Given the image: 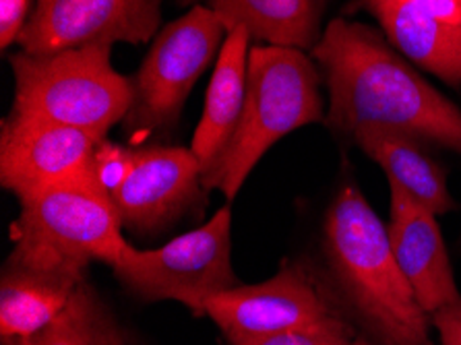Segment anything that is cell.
Returning a JSON list of instances; mask_svg holds the SVG:
<instances>
[{"mask_svg": "<svg viewBox=\"0 0 461 345\" xmlns=\"http://www.w3.org/2000/svg\"><path fill=\"white\" fill-rule=\"evenodd\" d=\"M110 54V44L13 54L11 114L106 139L112 126L124 121L132 100L131 79L112 67Z\"/></svg>", "mask_w": 461, "mask_h": 345, "instance_id": "cell-5", "label": "cell"}, {"mask_svg": "<svg viewBox=\"0 0 461 345\" xmlns=\"http://www.w3.org/2000/svg\"><path fill=\"white\" fill-rule=\"evenodd\" d=\"M341 345H373L368 340H360V337H354V340H350L348 343H341Z\"/></svg>", "mask_w": 461, "mask_h": 345, "instance_id": "cell-24", "label": "cell"}, {"mask_svg": "<svg viewBox=\"0 0 461 345\" xmlns=\"http://www.w3.org/2000/svg\"><path fill=\"white\" fill-rule=\"evenodd\" d=\"M414 9L451 25H461V0H403Z\"/></svg>", "mask_w": 461, "mask_h": 345, "instance_id": "cell-23", "label": "cell"}, {"mask_svg": "<svg viewBox=\"0 0 461 345\" xmlns=\"http://www.w3.org/2000/svg\"><path fill=\"white\" fill-rule=\"evenodd\" d=\"M354 141L370 159L385 170L389 182H395L406 190L422 207L435 215L456 209L447 188L445 172L424 151L420 139L400 131L362 129L356 132Z\"/></svg>", "mask_w": 461, "mask_h": 345, "instance_id": "cell-15", "label": "cell"}, {"mask_svg": "<svg viewBox=\"0 0 461 345\" xmlns=\"http://www.w3.org/2000/svg\"><path fill=\"white\" fill-rule=\"evenodd\" d=\"M312 59L330 89L325 123L333 131L352 137L362 129L400 131L461 153V110L373 27L333 19Z\"/></svg>", "mask_w": 461, "mask_h": 345, "instance_id": "cell-1", "label": "cell"}, {"mask_svg": "<svg viewBox=\"0 0 461 345\" xmlns=\"http://www.w3.org/2000/svg\"><path fill=\"white\" fill-rule=\"evenodd\" d=\"M360 5L379 21L383 35L400 54L461 87V25L426 15L403 0H360Z\"/></svg>", "mask_w": 461, "mask_h": 345, "instance_id": "cell-13", "label": "cell"}, {"mask_svg": "<svg viewBox=\"0 0 461 345\" xmlns=\"http://www.w3.org/2000/svg\"><path fill=\"white\" fill-rule=\"evenodd\" d=\"M226 25L213 9L194 5L156 35L141 67L131 77L132 100L122 131L143 141L172 129L199 77L218 60Z\"/></svg>", "mask_w": 461, "mask_h": 345, "instance_id": "cell-6", "label": "cell"}, {"mask_svg": "<svg viewBox=\"0 0 461 345\" xmlns=\"http://www.w3.org/2000/svg\"><path fill=\"white\" fill-rule=\"evenodd\" d=\"M389 188L391 250L424 313L432 314L459 298L437 215L411 199L395 182H389Z\"/></svg>", "mask_w": 461, "mask_h": 345, "instance_id": "cell-12", "label": "cell"}, {"mask_svg": "<svg viewBox=\"0 0 461 345\" xmlns=\"http://www.w3.org/2000/svg\"><path fill=\"white\" fill-rule=\"evenodd\" d=\"M230 345H341L354 340V327L344 314L312 325L261 335L226 337Z\"/></svg>", "mask_w": 461, "mask_h": 345, "instance_id": "cell-19", "label": "cell"}, {"mask_svg": "<svg viewBox=\"0 0 461 345\" xmlns=\"http://www.w3.org/2000/svg\"><path fill=\"white\" fill-rule=\"evenodd\" d=\"M191 3V0H186ZM226 30L247 27L250 40L267 46L311 50L321 40L325 0H207Z\"/></svg>", "mask_w": 461, "mask_h": 345, "instance_id": "cell-16", "label": "cell"}, {"mask_svg": "<svg viewBox=\"0 0 461 345\" xmlns=\"http://www.w3.org/2000/svg\"><path fill=\"white\" fill-rule=\"evenodd\" d=\"M132 159H135V150L129 145H118L112 141H102L97 145L95 158H94V176L106 193L110 195L112 190H116L127 178Z\"/></svg>", "mask_w": 461, "mask_h": 345, "instance_id": "cell-20", "label": "cell"}, {"mask_svg": "<svg viewBox=\"0 0 461 345\" xmlns=\"http://www.w3.org/2000/svg\"><path fill=\"white\" fill-rule=\"evenodd\" d=\"M33 0H0V48L6 50L19 40L32 17Z\"/></svg>", "mask_w": 461, "mask_h": 345, "instance_id": "cell-21", "label": "cell"}, {"mask_svg": "<svg viewBox=\"0 0 461 345\" xmlns=\"http://www.w3.org/2000/svg\"><path fill=\"white\" fill-rule=\"evenodd\" d=\"M319 86V68L304 50L250 48L242 116L220 158L203 172V188H218L232 201L271 145L300 126L325 121Z\"/></svg>", "mask_w": 461, "mask_h": 345, "instance_id": "cell-3", "label": "cell"}, {"mask_svg": "<svg viewBox=\"0 0 461 345\" xmlns=\"http://www.w3.org/2000/svg\"><path fill=\"white\" fill-rule=\"evenodd\" d=\"M205 314L223 335H261L341 316L339 302L309 265H285L263 284L236 286L207 300Z\"/></svg>", "mask_w": 461, "mask_h": 345, "instance_id": "cell-8", "label": "cell"}, {"mask_svg": "<svg viewBox=\"0 0 461 345\" xmlns=\"http://www.w3.org/2000/svg\"><path fill=\"white\" fill-rule=\"evenodd\" d=\"M162 23V0H36L17 44L50 54L92 44H145Z\"/></svg>", "mask_w": 461, "mask_h": 345, "instance_id": "cell-9", "label": "cell"}, {"mask_svg": "<svg viewBox=\"0 0 461 345\" xmlns=\"http://www.w3.org/2000/svg\"><path fill=\"white\" fill-rule=\"evenodd\" d=\"M81 281L59 279L6 265L0 281V335L23 340L59 316Z\"/></svg>", "mask_w": 461, "mask_h": 345, "instance_id": "cell-17", "label": "cell"}, {"mask_svg": "<svg viewBox=\"0 0 461 345\" xmlns=\"http://www.w3.org/2000/svg\"><path fill=\"white\" fill-rule=\"evenodd\" d=\"M230 230L232 211L221 207L205 225L162 249L137 250L129 244L110 267L137 298L176 300L194 316H203L209 298L236 287Z\"/></svg>", "mask_w": 461, "mask_h": 345, "instance_id": "cell-7", "label": "cell"}, {"mask_svg": "<svg viewBox=\"0 0 461 345\" xmlns=\"http://www.w3.org/2000/svg\"><path fill=\"white\" fill-rule=\"evenodd\" d=\"M97 139L73 126L9 114L0 126V182L17 196L71 182H97Z\"/></svg>", "mask_w": 461, "mask_h": 345, "instance_id": "cell-10", "label": "cell"}, {"mask_svg": "<svg viewBox=\"0 0 461 345\" xmlns=\"http://www.w3.org/2000/svg\"><path fill=\"white\" fill-rule=\"evenodd\" d=\"M21 213L9 263L17 269L83 281L92 260L108 267L129 242L110 195L97 182H71L17 196Z\"/></svg>", "mask_w": 461, "mask_h": 345, "instance_id": "cell-4", "label": "cell"}, {"mask_svg": "<svg viewBox=\"0 0 461 345\" xmlns=\"http://www.w3.org/2000/svg\"><path fill=\"white\" fill-rule=\"evenodd\" d=\"M325 252L335 281L379 345H432L429 313L391 250L387 225L365 195L344 186L325 220Z\"/></svg>", "mask_w": 461, "mask_h": 345, "instance_id": "cell-2", "label": "cell"}, {"mask_svg": "<svg viewBox=\"0 0 461 345\" xmlns=\"http://www.w3.org/2000/svg\"><path fill=\"white\" fill-rule=\"evenodd\" d=\"M6 345H129L127 335L100 295L83 279L56 319L38 333Z\"/></svg>", "mask_w": 461, "mask_h": 345, "instance_id": "cell-18", "label": "cell"}, {"mask_svg": "<svg viewBox=\"0 0 461 345\" xmlns=\"http://www.w3.org/2000/svg\"><path fill=\"white\" fill-rule=\"evenodd\" d=\"M127 178L110 199L122 228L135 234H156L197 203L203 188V168L193 150L166 145H137Z\"/></svg>", "mask_w": 461, "mask_h": 345, "instance_id": "cell-11", "label": "cell"}, {"mask_svg": "<svg viewBox=\"0 0 461 345\" xmlns=\"http://www.w3.org/2000/svg\"><path fill=\"white\" fill-rule=\"evenodd\" d=\"M430 325L437 329L438 345H461V295L432 313Z\"/></svg>", "mask_w": 461, "mask_h": 345, "instance_id": "cell-22", "label": "cell"}, {"mask_svg": "<svg viewBox=\"0 0 461 345\" xmlns=\"http://www.w3.org/2000/svg\"><path fill=\"white\" fill-rule=\"evenodd\" d=\"M249 41L250 33L247 27H234L228 32L215 60L205 95L203 116L191 145L203 172L220 158L242 116L249 81Z\"/></svg>", "mask_w": 461, "mask_h": 345, "instance_id": "cell-14", "label": "cell"}]
</instances>
